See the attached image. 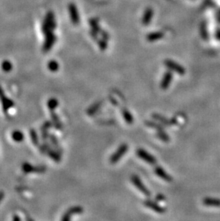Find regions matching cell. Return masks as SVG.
<instances>
[{
	"label": "cell",
	"instance_id": "7402d4cb",
	"mask_svg": "<svg viewBox=\"0 0 220 221\" xmlns=\"http://www.w3.org/2000/svg\"><path fill=\"white\" fill-rule=\"evenodd\" d=\"M156 136L159 138V140H161L163 142H169L170 141V138L168 134L164 130V129L162 130H157V133L156 134Z\"/></svg>",
	"mask_w": 220,
	"mask_h": 221
},
{
	"label": "cell",
	"instance_id": "d6a6232c",
	"mask_svg": "<svg viewBox=\"0 0 220 221\" xmlns=\"http://www.w3.org/2000/svg\"><path fill=\"white\" fill-rule=\"evenodd\" d=\"M12 219H13L14 220H20L21 218H20V217H18L17 215H15V216H14V217H13Z\"/></svg>",
	"mask_w": 220,
	"mask_h": 221
},
{
	"label": "cell",
	"instance_id": "5b68a950",
	"mask_svg": "<svg viewBox=\"0 0 220 221\" xmlns=\"http://www.w3.org/2000/svg\"><path fill=\"white\" fill-rule=\"evenodd\" d=\"M22 169L25 173H44L47 170V168L44 165L34 166L28 163H24L22 165Z\"/></svg>",
	"mask_w": 220,
	"mask_h": 221
},
{
	"label": "cell",
	"instance_id": "52a82bcc",
	"mask_svg": "<svg viewBox=\"0 0 220 221\" xmlns=\"http://www.w3.org/2000/svg\"><path fill=\"white\" fill-rule=\"evenodd\" d=\"M45 35V39H44V42L43 44V47H42V50L44 52H47L50 50L51 48L52 47L53 45L55 43L56 40V35L54 34L53 32H49L47 33Z\"/></svg>",
	"mask_w": 220,
	"mask_h": 221
},
{
	"label": "cell",
	"instance_id": "7a4b0ae2",
	"mask_svg": "<svg viewBox=\"0 0 220 221\" xmlns=\"http://www.w3.org/2000/svg\"><path fill=\"white\" fill-rule=\"evenodd\" d=\"M128 145L126 143H122L118 147V149L110 157V162L112 164H115L120 160V159L124 156L128 150Z\"/></svg>",
	"mask_w": 220,
	"mask_h": 221
},
{
	"label": "cell",
	"instance_id": "7c38bea8",
	"mask_svg": "<svg viewBox=\"0 0 220 221\" xmlns=\"http://www.w3.org/2000/svg\"><path fill=\"white\" fill-rule=\"evenodd\" d=\"M172 78H173V74H172L171 71H167L165 72L160 83L161 89L163 90H166L167 89L169 88L170 84L172 82Z\"/></svg>",
	"mask_w": 220,
	"mask_h": 221
},
{
	"label": "cell",
	"instance_id": "4316f807",
	"mask_svg": "<svg viewBox=\"0 0 220 221\" xmlns=\"http://www.w3.org/2000/svg\"><path fill=\"white\" fill-rule=\"evenodd\" d=\"M58 100L56 98H51L49 99L47 102V107H48L49 110H55L56 107L58 106Z\"/></svg>",
	"mask_w": 220,
	"mask_h": 221
},
{
	"label": "cell",
	"instance_id": "e0dca14e",
	"mask_svg": "<svg viewBox=\"0 0 220 221\" xmlns=\"http://www.w3.org/2000/svg\"><path fill=\"white\" fill-rule=\"evenodd\" d=\"M47 154L48 155L49 157H50L52 160H53L54 161L56 162V163H59V162L61 161V155L60 152H59L57 150H56L54 148L51 146L48 148L47 150Z\"/></svg>",
	"mask_w": 220,
	"mask_h": 221
},
{
	"label": "cell",
	"instance_id": "ac0fdd59",
	"mask_svg": "<svg viewBox=\"0 0 220 221\" xmlns=\"http://www.w3.org/2000/svg\"><path fill=\"white\" fill-rule=\"evenodd\" d=\"M202 203L205 206L209 207H220V199L214 197H207L203 199Z\"/></svg>",
	"mask_w": 220,
	"mask_h": 221
},
{
	"label": "cell",
	"instance_id": "d4e9b609",
	"mask_svg": "<svg viewBox=\"0 0 220 221\" xmlns=\"http://www.w3.org/2000/svg\"><path fill=\"white\" fill-rule=\"evenodd\" d=\"M145 124H146V126L149 127V128L155 129L156 130H162V129H164V127H163L162 124H158L156 123V122H154V121H151V120L146 121Z\"/></svg>",
	"mask_w": 220,
	"mask_h": 221
},
{
	"label": "cell",
	"instance_id": "5bb4252c",
	"mask_svg": "<svg viewBox=\"0 0 220 221\" xmlns=\"http://www.w3.org/2000/svg\"><path fill=\"white\" fill-rule=\"evenodd\" d=\"M152 117L153 119L159 121L160 123H162L163 124H165V125L170 126L172 125V124H175L177 123V121L175 120H168V118L165 117L164 116H162V115L157 114V113H153L152 115Z\"/></svg>",
	"mask_w": 220,
	"mask_h": 221
},
{
	"label": "cell",
	"instance_id": "2e32d148",
	"mask_svg": "<svg viewBox=\"0 0 220 221\" xmlns=\"http://www.w3.org/2000/svg\"><path fill=\"white\" fill-rule=\"evenodd\" d=\"M50 112V117L52 119V122L53 123V126L55 128L56 130H61L62 129V124H61V122L60 121V117L55 112V110H49Z\"/></svg>",
	"mask_w": 220,
	"mask_h": 221
},
{
	"label": "cell",
	"instance_id": "4fadbf2b",
	"mask_svg": "<svg viewBox=\"0 0 220 221\" xmlns=\"http://www.w3.org/2000/svg\"><path fill=\"white\" fill-rule=\"evenodd\" d=\"M52 126H53V123L52 121H46L42 124L41 128H40V132H41V137L43 141L47 140V139L49 138V130Z\"/></svg>",
	"mask_w": 220,
	"mask_h": 221
},
{
	"label": "cell",
	"instance_id": "9c48e42d",
	"mask_svg": "<svg viewBox=\"0 0 220 221\" xmlns=\"http://www.w3.org/2000/svg\"><path fill=\"white\" fill-rule=\"evenodd\" d=\"M164 65L166 67L169 68L170 70L174 71L179 75H184L185 74L186 70L182 65H179L178 63L174 62L171 60H166L164 61Z\"/></svg>",
	"mask_w": 220,
	"mask_h": 221
},
{
	"label": "cell",
	"instance_id": "cb8c5ba5",
	"mask_svg": "<svg viewBox=\"0 0 220 221\" xmlns=\"http://www.w3.org/2000/svg\"><path fill=\"white\" fill-rule=\"evenodd\" d=\"M24 135L23 133L21 131L16 130L14 131L12 133H11V138L14 141H15L16 142H22L24 140Z\"/></svg>",
	"mask_w": 220,
	"mask_h": 221
},
{
	"label": "cell",
	"instance_id": "484cf974",
	"mask_svg": "<svg viewBox=\"0 0 220 221\" xmlns=\"http://www.w3.org/2000/svg\"><path fill=\"white\" fill-rule=\"evenodd\" d=\"M152 15H153V12H152V9H147L145 12V14H144V16L143 20H142L144 24H145V25L149 24V23L150 22V20H152Z\"/></svg>",
	"mask_w": 220,
	"mask_h": 221
},
{
	"label": "cell",
	"instance_id": "83f0119b",
	"mask_svg": "<svg viewBox=\"0 0 220 221\" xmlns=\"http://www.w3.org/2000/svg\"><path fill=\"white\" fill-rule=\"evenodd\" d=\"M1 66L2 70L6 72L11 71V69H12V65H11V63L9 62V60H4V62L2 63Z\"/></svg>",
	"mask_w": 220,
	"mask_h": 221
},
{
	"label": "cell",
	"instance_id": "8fae6325",
	"mask_svg": "<svg viewBox=\"0 0 220 221\" xmlns=\"http://www.w3.org/2000/svg\"><path fill=\"white\" fill-rule=\"evenodd\" d=\"M155 173L157 175L158 177L160 178L161 179L164 180V181H166L167 183H171L173 178L169 174H168L166 171L164 170V168H162L160 166H156L155 168Z\"/></svg>",
	"mask_w": 220,
	"mask_h": 221
},
{
	"label": "cell",
	"instance_id": "603a6c76",
	"mask_svg": "<svg viewBox=\"0 0 220 221\" xmlns=\"http://www.w3.org/2000/svg\"><path fill=\"white\" fill-rule=\"evenodd\" d=\"M29 135H30L31 141H32L33 145H35V146L38 147L39 145V137H38V135H37V131L34 130V129H31L29 130Z\"/></svg>",
	"mask_w": 220,
	"mask_h": 221
},
{
	"label": "cell",
	"instance_id": "1f68e13d",
	"mask_svg": "<svg viewBox=\"0 0 220 221\" xmlns=\"http://www.w3.org/2000/svg\"><path fill=\"white\" fill-rule=\"evenodd\" d=\"M4 197V192L3 191H0V203L2 201V200Z\"/></svg>",
	"mask_w": 220,
	"mask_h": 221
},
{
	"label": "cell",
	"instance_id": "d6986e66",
	"mask_svg": "<svg viewBox=\"0 0 220 221\" xmlns=\"http://www.w3.org/2000/svg\"><path fill=\"white\" fill-rule=\"evenodd\" d=\"M49 142H50V143L54 149L57 150L60 154L62 153V149H61L60 143H59L57 138H56L54 135H53V134H49Z\"/></svg>",
	"mask_w": 220,
	"mask_h": 221
},
{
	"label": "cell",
	"instance_id": "277c9868",
	"mask_svg": "<svg viewBox=\"0 0 220 221\" xmlns=\"http://www.w3.org/2000/svg\"><path fill=\"white\" fill-rule=\"evenodd\" d=\"M0 102L2 103V109L5 114L7 113V112L11 108L15 106V102L11 99L7 97L1 86H0Z\"/></svg>",
	"mask_w": 220,
	"mask_h": 221
},
{
	"label": "cell",
	"instance_id": "3957f363",
	"mask_svg": "<svg viewBox=\"0 0 220 221\" xmlns=\"http://www.w3.org/2000/svg\"><path fill=\"white\" fill-rule=\"evenodd\" d=\"M131 181L134 186H135L141 193H143L144 196L146 197H150L152 196V193H151L150 190L146 187V185L144 184L143 182L141 180V178H139V176H137V175H132L131 176Z\"/></svg>",
	"mask_w": 220,
	"mask_h": 221
},
{
	"label": "cell",
	"instance_id": "9a60e30c",
	"mask_svg": "<svg viewBox=\"0 0 220 221\" xmlns=\"http://www.w3.org/2000/svg\"><path fill=\"white\" fill-rule=\"evenodd\" d=\"M69 11H70V18L72 20V22L74 25H77L79 22V16L77 7L74 4H70V6H69Z\"/></svg>",
	"mask_w": 220,
	"mask_h": 221
},
{
	"label": "cell",
	"instance_id": "8992f818",
	"mask_svg": "<svg viewBox=\"0 0 220 221\" xmlns=\"http://www.w3.org/2000/svg\"><path fill=\"white\" fill-rule=\"evenodd\" d=\"M137 156L139 158L143 160L144 161L150 165H155L157 163V160L156 159L155 157H154L152 155L149 153L146 150L142 149V148H139L136 151Z\"/></svg>",
	"mask_w": 220,
	"mask_h": 221
},
{
	"label": "cell",
	"instance_id": "ba28073f",
	"mask_svg": "<svg viewBox=\"0 0 220 221\" xmlns=\"http://www.w3.org/2000/svg\"><path fill=\"white\" fill-rule=\"evenodd\" d=\"M84 212V209L82 207L79 205L72 206L68 209L66 212L64 213L61 218L62 221H69L71 220V218L74 215H78V214H81Z\"/></svg>",
	"mask_w": 220,
	"mask_h": 221
},
{
	"label": "cell",
	"instance_id": "f546056e",
	"mask_svg": "<svg viewBox=\"0 0 220 221\" xmlns=\"http://www.w3.org/2000/svg\"><path fill=\"white\" fill-rule=\"evenodd\" d=\"M163 36L162 33L160 32H157V33H153V34H150L148 36V39H150L151 41L156 40V39H158L161 38Z\"/></svg>",
	"mask_w": 220,
	"mask_h": 221
},
{
	"label": "cell",
	"instance_id": "30bf717a",
	"mask_svg": "<svg viewBox=\"0 0 220 221\" xmlns=\"http://www.w3.org/2000/svg\"><path fill=\"white\" fill-rule=\"evenodd\" d=\"M144 206H146V208L151 209V210H152L153 211H155V212L157 213L163 214L166 213V208L159 205L157 203H156L155 201H152V200H146L145 201H144Z\"/></svg>",
	"mask_w": 220,
	"mask_h": 221
},
{
	"label": "cell",
	"instance_id": "f1b7e54d",
	"mask_svg": "<svg viewBox=\"0 0 220 221\" xmlns=\"http://www.w3.org/2000/svg\"><path fill=\"white\" fill-rule=\"evenodd\" d=\"M48 69L52 72H56L59 70V64L55 60H51L47 65Z\"/></svg>",
	"mask_w": 220,
	"mask_h": 221
},
{
	"label": "cell",
	"instance_id": "6da1fadb",
	"mask_svg": "<svg viewBox=\"0 0 220 221\" xmlns=\"http://www.w3.org/2000/svg\"><path fill=\"white\" fill-rule=\"evenodd\" d=\"M56 23L55 20V16L53 12L49 11L44 18V20L42 24V29L44 34H46L49 32H52L56 29Z\"/></svg>",
	"mask_w": 220,
	"mask_h": 221
},
{
	"label": "cell",
	"instance_id": "ffe728a7",
	"mask_svg": "<svg viewBox=\"0 0 220 221\" xmlns=\"http://www.w3.org/2000/svg\"><path fill=\"white\" fill-rule=\"evenodd\" d=\"M101 104H102L101 102H97L94 103V104L91 105V106L87 110V114L89 115V116L94 115L99 110V108L101 107Z\"/></svg>",
	"mask_w": 220,
	"mask_h": 221
},
{
	"label": "cell",
	"instance_id": "4dcf8cb0",
	"mask_svg": "<svg viewBox=\"0 0 220 221\" xmlns=\"http://www.w3.org/2000/svg\"><path fill=\"white\" fill-rule=\"evenodd\" d=\"M156 199H157V201H164L165 200V197H164V196H163V195L159 194V195H157V196H156Z\"/></svg>",
	"mask_w": 220,
	"mask_h": 221
},
{
	"label": "cell",
	"instance_id": "44dd1931",
	"mask_svg": "<svg viewBox=\"0 0 220 221\" xmlns=\"http://www.w3.org/2000/svg\"><path fill=\"white\" fill-rule=\"evenodd\" d=\"M122 114L123 115V117H124L125 122H126L127 124H132L134 122L133 116H132V115L131 114V112H129V110L126 109V108H124V109L122 110Z\"/></svg>",
	"mask_w": 220,
	"mask_h": 221
}]
</instances>
